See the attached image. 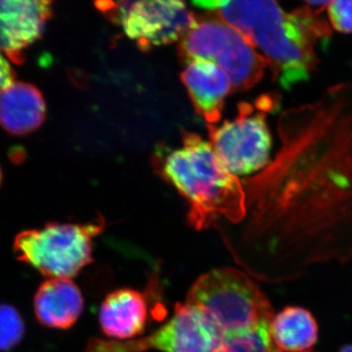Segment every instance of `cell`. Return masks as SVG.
Wrapping results in <instances>:
<instances>
[{"instance_id":"1","label":"cell","mask_w":352,"mask_h":352,"mask_svg":"<svg viewBox=\"0 0 352 352\" xmlns=\"http://www.w3.org/2000/svg\"><path fill=\"white\" fill-rule=\"evenodd\" d=\"M279 149L247 182V212L258 232L289 242L352 240V82L285 110Z\"/></svg>"},{"instance_id":"2","label":"cell","mask_w":352,"mask_h":352,"mask_svg":"<svg viewBox=\"0 0 352 352\" xmlns=\"http://www.w3.org/2000/svg\"><path fill=\"white\" fill-rule=\"evenodd\" d=\"M330 1L307 2L287 13L275 1H194L193 6L239 31L261 50L275 82L284 89L309 80L319 64V44L332 34L320 14Z\"/></svg>"},{"instance_id":"3","label":"cell","mask_w":352,"mask_h":352,"mask_svg":"<svg viewBox=\"0 0 352 352\" xmlns=\"http://www.w3.org/2000/svg\"><path fill=\"white\" fill-rule=\"evenodd\" d=\"M182 144L157 157L162 175L188 201L190 223L200 230L219 217L233 222L244 219V185L222 166L210 143L184 131Z\"/></svg>"},{"instance_id":"4","label":"cell","mask_w":352,"mask_h":352,"mask_svg":"<svg viewBox=\"0 0 352 352\" xmlns=\"http://www.w3.org/2000/svg\"><path fill=\"white\" fill-rule=\"evenodd\" d=\"M186 302L207 314L222 333L271 324L275 316L258 285L234 268L201 275L190 289Z\"/></svg>"},{"instance_id":"5","label":"cell","mask_w":352,"mask_h":352,"mask_svg":"<svg viewBox=\"0 0 352 352\" xmlns=\"http://www.w3.org/2000/svg\"><path fill=\"white\" fill-rule=\"evenodd\" d=\"M105 228L104 219L88 224L47 223L16 236L18 261L50 279H71L92 263L94 239Z\"/></svg>"},{"instance_id":"6","label":"cell","mask_w":352,"mask_h":352,"mask_svg":"<svg viewBox=\"0 0 352 352\" xmlns=\"http://www.w3.org/2000/svg\"><path fill=\"white\" fill-rule=\"evenodd\" d=\"M185 64L195 60L212 62L228 78L232 92L247 91L261 82L267 64L237 30L217 17L197 20L179 41Z\"/></svg>"},{"instance_id":"7","label":"cell","mask_w":352,"mask_h":352,"mask_svg":"<svg viewBox=\"0 0 352 352\" xmlns=\"http://www.w3.org/2000/svg\"><path fill=\"white\" fill-rule=\"evenodd\" d=\"M276 104L274 97L263 95L254 104H239L233 120H226L219 126L208 124L210 145L231 175L236 177L252 175L270 164L272 136L267 115Z\"/></svg>"},{"instance_id":"8","label":"cell","mask_w":352,"mask_h":352,"mask_svg":"<svg viewBox=\"0 0 352 352\" xmlns=\"http://www.w3.org/2000/svg\"><path fill=\"white\" fill-rule=\"evenodd\" d=\"M96 6L142 50L180 41L198 20L186 3L175 0L98 2Z\"/></svg>"},{"instance_id":"9","label":"cell","mask_w":352,"mask_h":352,"mask_svg":"<svg viewBox=\"0 0 352 352\" xmlns=\"http://www.w3.org/2000/svg\"><path fill=\"white\" fill-rule=\"evenodd\" d=\"M221 338L210 317L186 302L176 305L170 321L148 337L122 342L92 339L87 352H215Z\"/></svg>"},{"instance_id":"10","label":"cell","mask_w":352,"mask_h":352,"mask_svg":"<svg viewBox=\"0 0 352 352\" xmlns=\"http://www.w3.org/2000/svg\"><path fill=\"white\" fill-rule=\"evenodd\" d=\"M52 13V2L45 0H0V51L14 63L22 64L25 50L41 38Z\"/></svg>"},{"instance_id":"11","label":"cell","mask_w":352,"mask_h":352,"mask_svg":"<svg viewBox=\"0 0 352 352\" xmlns=\"http://www.w3.org/2000/svg\"><path fill=\"white\" fill-rule=\"evenodd\" d=\"M182 80L198 115L214 126L221 119L226 99L232 92L223 72L212 62L195 60L186 64Z\"/></svg>"},{"instance_id":"12","label":"cell","mask_w":352,"mask_h":352,"mask_svg":"<svg viewBox=\"0 0 352 352\" xmlns=\"http://www.w3.org/2000/svg\"><path fill=\"white\" fill-rule=\"evenodd\" d=\"M148 303L140 292L120 289L106 296L99 310L102 331L113 340H131L144 332Z\"/></svg>"},{"instance_id":"13","label":"cell","mask_w":352,"mask_h":352,"mask_svg":"<svg viewBox=\"0 0 352 352\" xmlns=\"http://www.w3.org/2000/svg\"><path fill=\"white\" fill-rule=\"evenodd\" d=\"M85 300L80 288L69 279H50L41 285L34 298L39 323L48 328L66 330L82 314Z\"/></svg>"},{"instance_id":"14","label":"cell","mask_w":352,"mask_h":352,"mask_svg":"<svg viewBox=\"0 0 352 352\" xmlns=\"http://www.w3.org/2000/svg\"><path fill=\"white\" fill-rule=\"evenodd\" d=\"M46 117L41 91L22 82H14L0 94V126L14 135H25L38 129Z\"/></svg>"},{"instance_id":"15","label":"cell","mask_w":352,"mask_h":352,"mask_svg":"<svg viewBox=\"0 0 352 352\" xmlns=\"http://www.w3.org/2000/svg\"><path fill=\"white\" fill-rule=\"evenodd\" d=\"M273 342L282 352H300L318 340V326L310 311L300 307H285L270 324Z\"/></svg>"},{"instance_id":"16","label":"cell","mask_w":352,"mask_h":352,"mask_svg":"<svg viewBox=\"0 0 352 352\" xmlns=\"http://www.w3.org/2000/svg\"><path fill=\"white\" fill-rule=\"evenodd\" d=\"M215 352H282L273 342L270 324L237 332L222 333Z\"/></svg>"},{"instance_id":"17","label":"cell","mask_w":352,"mask_h":352,"mask_svg":"<svg viewBox=\"0 0 352 352\" xmlns=\"http://www.w3.org/2000/svg\"><path fill=\"white\" fill-rule=\"evenodd\" d=\"M25 322L15 307L0 303V351L18 346L25 336Z\"/></svg>"},{"instance_id":"18","label":"cell","mask_w":352,"mask_h":352,"mask_svg":"<svg viewBox=\"0 0 352 352\" xmlns=\"http://www.w3.org/2000/svg\"><path fill=\"white\" fill-rule=\"evenodd\" d=\"M326 10L332 29L342 34H352V0L330 1Z\"/></svg>"},{"instance_id":"19","label":"cell","mask_w":352,"mask_h":352,"mask_svg":"<svg viewBox=\"0 0 352 352\" xmlns=\"http://www.w3.org/2000/svg\"><path fill=\"white\" fill-rule=\"evenodd\" d=\"M14 78H15V74H14L13 69L11 68L6 58L0 53V94L9 85H12Z\"/></svg>"},{"instance_id":"20","label":"cell","mask_w":352,"mask_h":352,"mask_svg":"<svg viewBox=\"0 0 352 352\" xmlns=\"http://www.w3.org/2000/svg\"><path fill=\"white\" fill-rule=\"evenodd\" d=\"M338 352H352V344H346V346L340 347V349Z\"/></svg>"},{"instance_id":"21","label":"cell","mask_w":352,"mask_h":352,"mask_svg":"<svg viewBox=\"0 0 352 352\" xmlns=\"http://www.w3.org/2000/svg\"><path fill=\"white\" fill-rule=\"evenodd\" d=\"M0 182H1V168H0Z\"/></svg>"},{"instance_id":"22","label":"cell","mask_w":352,"mask_h":352,"mask_svg":"<svg viewBox=\"0 0 352 352\" xmlns=\"http://www.w3.org/2000/svg\"><path fill=\"white\" fill-rule=\"evenodd\" d=\"M303 352H305V351H303Z\"/></svg>"}]
</instances>
